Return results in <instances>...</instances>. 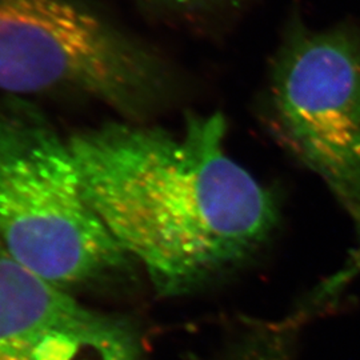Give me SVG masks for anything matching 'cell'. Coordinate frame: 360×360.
I'll list each match as a JSON object with an SVG mask.
<instances>
[{
	"mask_svg": "<svg viewBox=\"0 0 360 360\" xmlns=\"http://www.w3.org/2000/svg\"><path fill=\"white\" fill-rule=\"evenodd\" d=\"M0 360H139L126 324L92 311L87 318Z\"/></svg>",
	"mask_w": 360,
	"mask_h": 360,
	"instance_id": "8992f818",
	"label": "cell"
},
{
	"mask_svg": "<svg viewBox=\"0 0 360 360\" xmlns=\"http://www.w3.org/2000/svg\"><path fill=\"white\" fill-rule=\"evenodd\" d=\"M169 1H175V3H191V1H196V0H169Z\"/></svg>",
	"mask_w": 360,
	"mask_h": 360,
	"instance_id": "ba28073f",
	"label": "cell"
},
{
	"mask_svg": "<svg viewBox=\"0 0 360 360\" xmlns=\"http://www.w3.org/2000/svg\"><path fill=\"white\" fill-rule=\"evenodd\" d=\"M91 312L0 248V356L32 347Z\"/></svg>",
	"mask_w": 360,
	"mask_h": 360,
	"instance_id": "5b68a950",
	"label": "cell"
},
{
	"mask_svg": "<svg viewBox=\"0 0 360 360\" xmlns=\"http://www.w3.org/2000/svg\"><path fill=\"white\" fill-rule=\"evenodd\" d=\"M154 52L75 0H0V90L77 94L142 122L166 98Z\"/></svg>",
	"mask_w": 360,
	"mask_h": 360,
	"instance_id": "3957f363",
	"label": "cell"
},
{
	"mask_svg": "<svg viewBox=\"0 0 360 360\" xmlns=\"http://www.w3.org/2000/svg\"><path fill=\"white\" fill-rule=\"evenodd\" d=\"M0 248L65 290L131 260L91 205L68 138L13 95L0 99Z\"/></svg>",
	"mask_w": 360,
	"mask_h": 360,
	"instance_id": "7a4b0ae2",
	"label": "cell"
},
{
	"mask_svg": "<svg viewBox=\"0 0 360 360\" xmlns=\"http://www.w3.org/2000/svg\"><path fill=\"white\" fill-rule=\"evenodd\" d=\"M271 134L333 191L360 208V38L335 28L288 39L270 75Z\"/></svg>",
	"mask_w": 360,
	"mask_h": 360,
	"instance_id": "277c9868",
	"label": "cell"
},
{
	"mask_svg": "<svg viewBox=\"0 0 360 360\" xmlns=\"http://www.w3.org/2000/svg\"><path fill=\"white\" fill-rule=\"evenodd\" d=\"M351 218L354 219V221H355V224H356V230L359 232L360 236V208L358 211H355L352 215H351ZM348 264L355 270L356 274H359L360 272V245L358 247V250L354 252V255L351 257V260L348 262Z\"/></svg>",
	"mask_w": 360,
	"mask_h": 360,
	"instance_id": "52a82bcc",
	"label": "cell"
},
{
	"mask_svg": "<svg viewBox=\"0 0 360 360\" xmlns=\"http://www.w3.org/2000/svg\"><path fill=\"white\" fill-rule=\"evenodd\" d=\"M221 114L179 129L111 122L68 136L91 205L158 294H190L269 245L279 206L224 147Z\"/></svg>",
	"mask_w": 360,
	"mask_h": 360,
	"instance_id": "6da1fadb",
	"label": "cell"
}]
</instances>
